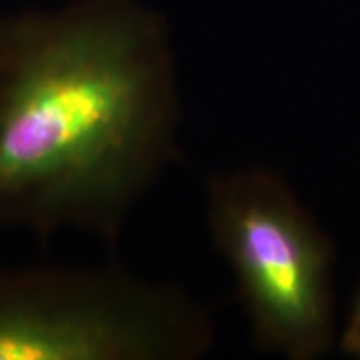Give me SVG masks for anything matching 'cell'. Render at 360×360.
Returning <instances> with one entry per match:
<instances>
[{"label": "cell", "mask_w": 360, "mask_h": 360, "mask_svg": "<svg viewBox=\"0 0 360 360\" xmlns=\"http://www.w3.org/2000/svg\"><path fill=\"white\" fill-rule=\"evenodd\" d=\"M179 63L142 0L0 16V229L115 246L179 155Z\"/></svg>", "instance_id": "cell-1"}, {"label": "cell", "mask_w": 360, "mask_h": 360, "mask_svg": "<svg viewBox=\"0 0 360 360\" xmlns=\"http://www.w3.org/2000/svg\"><path fill=\"white\" fill-rule=\"evenodd\" d=\"M205 217L257 347L290 360L322 356L333 345L335 250L283 174L269 167L210 174Z\"/></svg>", "instance_id": "cell-2"}, {"label": "cell", "mask_w": 360, "mask_h": 360, "mask_svg": "<svg viewBox=\"0 0 360 360\" xmlns=\"http://www.w3.org/2000/svg\"><path fill=\"white\" fill-rule=\"evenodd\" d=\"M182 336L174 284L118 264L0 270V360H168Z\"/></svg>", "instance_id": "cell-3"}, {"label": "cell", "mask_w": 360, "mask_h": 360, "mask_svg": "<svg viewBox=\"0 0 360 360\" xmlns=\"http://www.w3.org/2000/svg\"><path fill=\"white\" fill-rule=\"evenodd\" d=\"M342 348L347 350L348 354L360 356V296L356 304H354L350 319H348L347 330L342 335Z\"/></svg>", "instance_id": "cell-4"}]
</instances>
